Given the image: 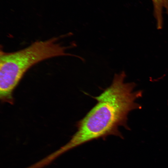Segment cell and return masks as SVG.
Instances as JSON below:
<instances>
[{
    "label": "cell",
    "mask_w": 168,
    "mask_h": 168,
    "mask_svg": "<svg viewBox=\"0 0 168 168\" xmlns=\"http://www.w3.org/2000/svg\"><path fill=\"white\" fill-rule=\"evenodd\" d=\"M124 71L114 74L111 84L96 96L97 102L76 124L77 130L69 142L63 147L66 151L94 139L113 135L123 138L119 127L127 130L128 115L132 111L142 108L135 102L142 96L141 90L133 91L135 82H125Z\"/></svg>",
    "instance_id": "1"
},
{
    "label": "cell",
    "mask_w": 168,
    "mask_h": 168,
    "mask_svg": "<svg viewBox=\"0 0 168 168\" xmlns=\"http://www.w3.org/2000/svg\"><path fill=\"white\" fill-rule=\"evenodd\" d=\"M60 37L35 41L16 51L0 53V97L3 101L12 103V91L26 72L35 64L44 60L59 56H78L68 53V46L59 42Z\"/></svg>",
    "instance_id": "2"
},
{
    "label": "cell",
    "mask_w": 168,
    "mask_h": 168,
    "mask_svg": "<svg viewBox=\"0 0 168 168\" xmlns=\"http://www.w3.org/2000/svg\"><path fill=\"white\" fill-rule=\"evenodd\" d=\"M154 9V16L156 21L157 29L160 30L163 27V12L166 11L168 17V0H152Z\"/></svg>",
    "instance_id": "3"
}]
</instances>
